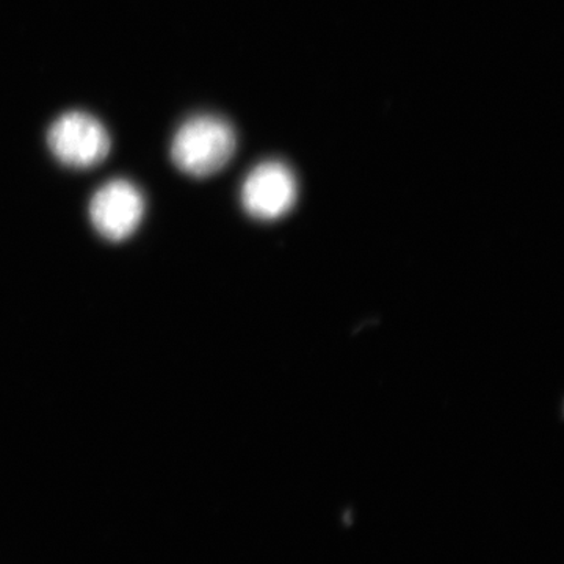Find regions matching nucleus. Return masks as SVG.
<instances>
[{"label": "nucleus", "instance_id": "nucleus-1", "mask_svg": "<svg viewBox=\"0 0 564 564\" xmlns=\"http://www.w3.org/2000/svg\"><path fill=\"white\" fill-rule=\"evenodd\" d=\"M236 148V132L228 121L214 115H198L177 129L170 152L182 173L207 177L228 165Z\"/></svg>", "mask_w": 564, "mask_h": 564}, {"label": "nucleus", "instance_id": "nucleus-2", "mask_svg": "<svg viewBox=\"0 0 564 564\" xmlns=\"http://www.w3.org/2000/svg\"><path fill=\"white\" fill-rule=\"evenodd\" d=\"M47 144L54 158L70 169H90L107 158L109 132L85 111H68L52 122Z\"/></svg>", "mask_w": 564, "mask_h": 564}, {"label": "nucleus", "instance_id": "nucleus-3", "mask_svg": "<svg viewBox=\"0 0 564 564\" xmlns=\"http://www.w3.org/2000/svg\"><path fill=\"white\" fill-rule=\"evenodd\" d=\"M299 196V185L288 165L263 162L256 166L242 187L243 209L256 220L273 221L291 212Z\"/></svg>", "mask_w": 564, "mask_h": 564}, {"label": "nucleus", "instance_id": "nucleus-4", "mask_svg": "<svg viewBox=\"0 0 564 564\" xmlns=\"http://www.w3.org/2000/svg\"><path fill=\"white\" fill-rule=\"evenodd\" d=\"M144 199L129 181L115 180L93 195L90 220L99 236L110 242L128 239L143 218Z\"/></svg>", "mask_w": 564, "mask_h": 564}]
</instances>
